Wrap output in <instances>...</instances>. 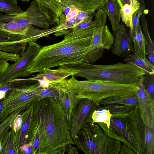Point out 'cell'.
<instances>
[{"instance_id":"obj_1","label":"cell","mask_w":154,"mask_h":154,"mask_svg":"<svg viewBox=\"0 0 154 154\" xmlns=\"http://www.w3.org/2000/svg\"><path fill=\"white\" fill-rule=\"evenodd\" d=\"M33 111L38 125L37 154H52L67 144H74L70 136V122L54 98L39 100L34 104Z\"/></svg>"},{"instance_id":"obj_2","label":"cell","mask_w":154,"mask_h":154,"mask_svg":"<svg viewBox=\"0 0 154 154\" xmlns=\"http://www.w3.org/2000/svg\"><path fill=\"white\" fill-rule=\"evenodd\" d=\"M93 28L69 30L61 41L41 47L28 71L42 73L45 69L84 62Z\"/></svg>"},{"instance_id":"obj_3","label":"cell","mask_w":154,"mask_h":154,"mask_svg":"<svg viewBox=\"0 0 154 154\" xmlns=\"http://www.w3.org/2000/svg\"><path fill=\"white\" fill-rule=\"evenodd\" d=\"M58 69L76 71L74 76L81 77L92 81H102L137 86L140 78L145 74L136 66L126 63L112 65H97L82 62L77 64L63 65Z\"/></svg>"},{"instance_id":"obj_4","label":"cell","mask_w":154,"mask_h":154,"mask_svg":"<svg viewBox=\"0 0 154 154\" xmlns=\"http://www.w3.org/2000/svg\"><path fill=\"white\" fill-rule=\"evenodd\" d=\"M69 91L75 97L89 99L98 106L103 99L136 92L139 89L134 85L102 81H79L74 76L61 80Z\"/></svg>"},{"instance_id":"obj_5","label":"cell","mask_w":154,"mask_h":154,"mask_svg":"<svg viewBox=\"0 0 154 154\" xmlns=\"http://www.w3.org/2000/svg\"><path fill=\"white\" fill-rule=\"evenodd\" d=\"M74 144L86 154H119L121 142L106 135L97 123L85 125L72 138Z\"/></svg>"},{"instance_id":"obj_6","label":"cell","mask_w":154,"mask_h":154,"mask_svg":"<svg viewBox=\"0 0 154 154\" xmlns=\"http://www.w3.org/2000/svg\"><path fill=\"white\" fill-rule=\"evenodd\" d=\"M91 40L84 63L92 64L101 57L105 49H109L114 40L113 35L106 25L107 15L102 8L97 10Z\"/></svg>"},{"instance_id":"obj_7","label":"cell","mask_w":154,"mask_h":154,"mask_svg":"<svg viewBox=\"0 0 154 154\" xmlns=\"http://www.w3.org/2000/svg\"><path fill=\"white\" fill-rule=\"evenodd\" d=\"M40 11L50 24H58L64 10L74 7L82 11H96L102 8L107 0H35Z\"/></svg>"},{"instance_id":"obj_8","label":"cell","mask_w":154,"mask_h":154,"mask_svg":"<svg viewBox=\"0 0 154 154\" xmlns=\"http://www.w3.org/2000/svg\"><path fill=\"white\" fill-rule=\"evenodd\" d=\"M112 115L119 118L123 123L125 136L129 146L136 154H142L146 125L141 117L139 107H133L126 113Z\"/></svg>"},{"instance_id":"obj_9","label":"cell","mask_w":154,"mask_h":154,"mask_svg":"<svg viewBox=\"0 0 154 154\" xmlns=\"http://www.w3.org/2000/svg\"><path fill=\"white\" fill-rule=\"evenodd\" d=\"M28 48L16 61L9 65L3 72L0 73V85H3L13 79L31 75L28 71L41 48L35 42H28Z\"/></svg>"},{"instance_id":"obj_10","label":"cell","mask_w":154,"mask_h":154,"mask_svg":"<svg viewBox=\"0 0 154 154\" xmlns=\"http://www.w3.org/2000/svg\"><path fill=\"white\" fill-rule=\"evenodd\" d=\"M40 99L38 95L19 90L15 87L9 90L3 101L2 121L16 111L20 109L26 110Z\"/></svg>"},{"instance_id":"obj_11","label":"cell","mask_w":154,"mask_h":154,"mask_svg":"<svg viewBox=\"0 0 154 154\" xmlns=\"http://www.w3.org/2000/svg\"><path fill=\"white\" fill-rule=\"evenodd\" d=\"M13 21L22 26H36L43 29L50 25L45 16L40 11L35 0H33L26 11L20 13L3 14L0 13V22Z\"/></svg>"},{"instance_id":"obj_12","label":"cell","mask_w":154,"mask_h":154,"mask_svg":"<svg viewBox=\"0 0 154 154\" xmlns=\"http://www.w3.org/2000/svg\"><path fill=\"white\" fill-rule=\"evenodd\" d=\"M98 106L89 99H80L73 108L71 117L70 136L72 139L85 125L91 122L92 114Z\"/></svg>"},{"instance_id":"obj_13","label":"cell","mask_w":154,"mask_h":154,"mask_svg":"<svg viewBox=\"0 0 154 154\" xmlns=\"http://www.w3.org/2000/svg\"><path fill=\"white\" fill-rule=\"evenodd\" d=\"M143 81L142 76L137 85L139 89L136 92L139 98L140 113L145 125L154 128V100L144 89Z\"/></svg>"},{"instance_id":"obj_14","label":"cell","mask_w":154,"mask_h":154,"mask_svg":"<svg viewBox=\"0 0 154 154\" xmlns=\"http://www.w3.org/2000/svg\"><path fill=\"white\" fill-rule=\"evenodd\" d=\"M112 53L120 57L125 58L131 52L134 53L132 38L124 24H120L114 31Z\"/></svg>"},{"instance_id":"obj_15","label":"cell","mask_w":154,"mask_h":154,"mask_svg":"<svg viewBox=\"0 0 154 154\" xmlns=\"http://www.w3.org/2000/svg\"><path fill=\"white\" fill-rule=\"evenodd\" d=\"M50 86L56 90L57 96L54 99L59 103L70 122L72 110L80 98L75 97L71 94L60 80L50 82Z\"/></svg>"},{"instance_id":"obj_16","label":"cell","mask_w":154,"mask_h":154,"mask_svg":"<svg viewBox=\"0 0 154 154\" xmlns=\"http://www.w3.org/2000/svg\"><path fill=\"white\" fill-rule=\"evenodd\" d=\"M28 43L15 35L0 31V51L13 52L21 56Z\"/></svg>"},{"instance_id":"obj_17","label":"cell","mask_w":154,"mask_h":154,"mask_svg":"<svg viewBox=\"0 0 154 154\" xmlns=\"http://www.w3.org/2000/svg\"><path fill=\"white\" fill-rule=\"evenodd\" d=\"M33 104L25 111L21 127L16 133L14 144L17 154L19 147L27 142L28 133L33 112Z\"/></svg>"},{"instance_id":"obj_18","label":"cell","mask_w":154,"mask_h":154,"mask_svg":"<svg viewBox=\"0 0 154 154\" xmlns=\"http://www.w3.org/2000/svg\"><path fill=\"white\" fill-rule=\"evenodd\" d=\"M77 72L76 71L67 69H45L42 73L35 75V76L26 79L38 81L41 79H45L49 82H55L67 78L70 76H74Z\"/></svg>"},{"instance_id":"obj_19","label":"cell","mask_w":154,"mask_h":154,"mask_svg":"<svg viewBox=\"0 0 154 154\" xmlns=\"http://www.w3.org/2000/svg\"><path fill=\"white\" fill-rule=\"evenodd\" d=\"M109 18L113 31L118 29L120 25L121 18L120 10L116 0H107L102 8Z\"/></svg>"},{"instance_id":"obj_20","label":"cell","mask_w":154,"mask_h":154,"mask_svg":"<svg viewBox=\"0 0 154 154\" xmlns=\"http://www.w3.org/2000/svg\"><path fill=\"white\" fill-rule=\"evenodd\" d=\"M115 103L125 105L132 107H139V98L136 92L117 97H112L104 99L100 101L99 105L103 106Z\"/></svg>"},{"instance_id":"obj_21","label":"cell","mask_w":154,"mask_h":154,"mask_svg":"<svg viewBox=\"0 0 154 154\" xmlns=\"http://www.w3.org/2000/svg\"><path fill=\"white\" fill-rule=\"evenodd\" d=\"M29 25L22 26L13 21L0 22V31L18 36L28 43L27 35Z\"/></svg>"},{"instance_id":"obj_22","label":"cell","mask_w":154,"mask_h":154,"mask_svg":"<svg viewBox=\"0 0 154 154\" xmlns=\"http://www.w3.org/2000/svg\"><path fill=\"white\" fill-rule=\"evenodd\" d=\"M124 60L127 63L133 64L143 70L145 73H154V65L149 60H144L134 53L129 54L125 58Z\"/></svg>"},{"instance_id":"obj_23","label":"cell","mask_w":154,"mask_h":154,"mask_svg":"<svg viewBox=\"0 0 154 154\" xmlns=\"http://www.w3.org/2000/svg\"><path fill=\"white\" fill-rule=\"evenodd\" d=\"M141 16L143 35L146 45V54L148 56V60L154 65V42L152 41L149 33L145 11L143 12Z\"/></svg>"},{"instance_id":"obj_24","label":"cell","mask_w":154,"mask_h":154,"mask_svg":"<svg viewBox=\"0 0 154 154\" xmlns=\"http://www.w3.org/2000/svg\"><path fill=\"white\" fill-rule=\"evenodd\" d=\"M140 7L139 0H132L130 4H126L120 9V13L122 20L130 29L132 27L133 15Z\"/></svg>"},{"instance_id":"obj_25","label":"cell","mask_w":154,"mask_h":154,"mask_svg":"<svg viewBox=\"0 0 154 154\" xmlns=\"http://www.w3.org/2000/svg\"><path fill=\"white\" fill-rule=\"evenodd\" d=\"M132 40L134 44V53L143 60H147L145 56L146 42L140 22L137 28L135 37Z\"/></svg>"},{"instance_id":"obj_26","label":"cell","mask_w":154,"mask_h":154,"mask_svg":"<svg viewBox=\"0 0 154 154\" xmlns=\"http://www.w3.org/2000/svg\"><path fill=\"white\" fill-rule=\"evenodd\" d=\"M15 134L12 129L6 132L2 141L0 154H17L14 144Z\"/></svg>"},{"instance_id":"obj_27","label":"cell","mask_w":154,"mask_h":154,"mask_svg":"<svg viewBox=\"0 0 154 154\" xmlns=\"http://www.w3.org/2000/svg\"><path fill=\"white\" fill-rule=\"evenodd\" d=\"M111 116L112 114L108 110L100 105L93 112L91 116V122L94 123H103L109 127Z\"/></svg>"},{"instance_id":"obj_28","label":"cell","mask_w":154,"mask_h":154,"mask_svg":"<svg viewBox=\"0 0 154 154\" xmlns=\"http://www.w3.org/2000/svg\"><path fill=\"white\" fill-rule=\"evenodd\" d=\"M142 154H154V128L146 125Z\"/></svg>"},{"instance_id":"obj_29","label":"cell","mask_w":154,"mask_h":154,"mask_svg":"<svg viewBox=\"0 0 154 154\" xmlns=\"http://www.w3.org/2000/svg\"><path fill=\"white\" fill-rule=\"evenodd\" d=\"M24 11L19 6L17 0H0V11L5 14L20 13Z\"/></svg>"},{"instance_id":"obj_30","label":"cell","mask_w":154,"mask_h":154,"mask_svg":"<svg viewBox=\"0 0 154 154\" xmlns=\"http://www.w3.org/2000/svg\"><path fill=\"white\" fill-rule=\"evenodd\" d=\"M140 7L133 14L132 21V27L129 33L132 40L135 37L137 28L139 23V19L142 13L145 11V6L144 0H139ZM133 41V40H132Z\"/></svg>"},{"instance_id":"obj_31","label":"cell","mask_w":154,"mask_h":154,"mask_svg":"<svg viewBox=\"0 0 154 154\" xmlns=\"http://www.w3.org/2000/svg\"><path fill=\"white\" fill-rule=\"evenodd\" d=\"M18 54L0 51V73L3 72L9 65L10 61L15 62L20 57Z\"/></svg>"},{"instance_id":"obj_32","label":"cell","mask_w":154,"mask_h":154,"mask_svg":"<svg viewBox=\"0 0 154 154\" xmlns=\"http://www.w3.org/2000/svg\"><path fill=\"white\" fill-rule=\"evenodd\" d=\"M25 110L19 109L11 114L0 124V144H2L3 139L6 132L11 128V123L15 116Z\"/></svg>"},{"instance_id":"obj_33","label":"cell","mask_w":154,"mask_h":154,"mask_svg":"<svg viewBox=\"0 0 154 154\" xmlns=\"http://www.w3.org/2000/svg\"><path fill=\"white\" fill-rule=\"evenodd\" d=\"M103 107L108 110L112 115L126 113L129 111L133 107L125 105L112 103L103 105Z\"/></svg>"},{"instance_id":"obj_34","label":"cell","mask_w":154,"mask_h":154,"mask_svg":"<svg viewBox=\"0 0 154 154\" xmlns=\"http://www.w3.org/2000/svg\"><path fill=\"white\" fill-rule=\"evenodd\" d=\"M143 77V88L154 100V73H145Z\"/></svg>"},{"instance_id":"obj_35","label":"cell","mask_w":154,"mask_h":154,"mask_svg":"<svg viewBox=\"0 0 154 154\" xmlns=\"http://www.w3.org/2000/svg\"><path fill=\"white\" fill-rule=\"evenodd\" d=\"M95 15L94 12L88 15L84 18L79 24L70 29L69 30L75 31L79 29L93 28L94 22V20H92V18Z\"/></svg>"},{"instance_id":"obj_36","label":"cell","mask_w":154,"mask_h":154,"mask_svg":"<svg viewBox=\"0 0 154 154\" xmlns=\"http://www.w3.org/2000/svg\"><path fill=\"white\" fill-rule=\"evenodd\" d=\"M71 144H68L65 146L59 148L53 153L55 154H78V149L75 146H73Z\"/></svg>"},{"instance_id":"obj_37","label":"cell","mask_w":154,"mask_h":154,"mask_svg":"<svg viewBox=\"0 0 154 154\" xmlns=\"http://www.w3.org/2000/svg\"><path fill=\"white\" fill-rule=\"evenodd\" d=\"M24 111H23L17 114L11 123V128L16 133L19 130L21 127Z\"/></svg>"},{"instance_id":"obj_38","label":"cell","mask_w":154,"mask_h":154,"mask_svg":"<svg viewBox=\"0 0 154 154\" xmlns=\"http://www.w3.org/2000/svg\"><path fill=\"white\" fill-rule=\"evenodd\" d=\"M32 143L31 142L26 143L18 149V154H32Z\"/></svg>"},{"instance_id":"obj_39","label":"cell","mask_w":154,"mask_h":154,"mask_svg":"<svg viewBox=\"0 0 154 154\" xmlns=\"http://www.w3.org/2000/svg\"><path fill=\"white\" fill-rule=\"evenodd\" d=\"M119 153L120 154H136L130 147L123 143L120 148Z\"/></svg>"},{"instance_id":"obj_40","label":"cell","mask_w":154,"mask_h":154,"mask_svg":"<svg viewBox=\"0 0 154 154\" xmlns=\"http://www.w3.org/2000/svg\"><path fill=\"white\" fill-rule=\"evenodd\" d=\"M120 9L125 4H130L132 0H116Z\"/></svg>"},{"instance_id":"obj_41","label":"cell","mask_w":154,"mask_h":154,"mask_svg":"<svg viewBox=\"0 0 154 154\" xmlns=\"http://www.w3.org/2000/svg\"><path fill=\"white\" fill-rule=\"evenodd\" d=\"M3 99H0V124L2 122V103Z\"/></svg>"},{"instance_id":"obj_42","label":"cell","mask_w":154,"mask_h":154,"mask_svg":"<svg viewBox=\"0 0 154 154\" xmlns=\"http://www.w3.org/2000/svg\"><path fill=\"white\" fill-rule=\"evenodd\" d=\"M21 0L22 2L24 1V2H28L31 0Z\"/></svg>"},{"instance_id":"obj_43","label":"cell","mask_w":154,"mask_h":154,"mask_svg":"<svg viewBox=\"0 0 154 154\" xmlns=\"http://www.w3.org/2000/svg\"><path fill=\"white\" fill-rule=\"evenodd\" d=\"M1 149H2L1 144H0V153L1 152Z\"/></svg>"}]
</instances>
